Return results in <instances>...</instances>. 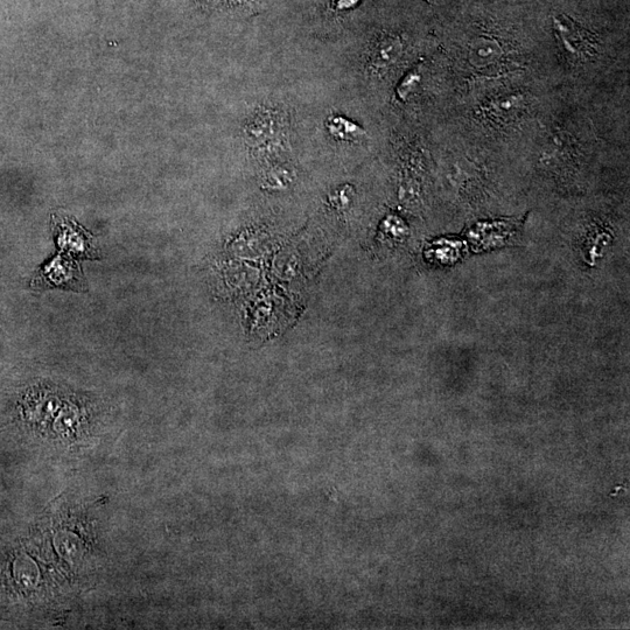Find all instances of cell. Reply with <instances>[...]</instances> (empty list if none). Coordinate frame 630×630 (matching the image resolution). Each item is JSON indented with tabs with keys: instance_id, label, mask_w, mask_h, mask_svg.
<instances>
[{
	"instance_id": "obj_1",
	"label": "cell",
	"mask_w": 630,
	"mask_h": 630,
	"mask_svg": "<svg viewBox=\"0 0 630 630\" xmlns=\"http://www.w3.org/2000/svg\"><path fill=\"white\" fill-rule=\"evenodd\" d=\"M34 286L41 289H69L83 291L86 287L80 266L72 259L56 256L41 269Z\"/></svg>"
},
{
	"instance_id": "obj_2",
	"label": "cell",
	"mask_w": 630,
	"mask_h": 630,
	"mask_svg": "<svg viewBox=\"0 0 630 630\" xmlns=\"http://www.w3.org/2000/svg\"><path fill=\"white\" fill-rule=\"evenodd\" d=\"M500 56L501 48L492 40L475 41L471 49V54H469L471 62L476 67L493 65V63L500 59Z\"/></svg>"
},
{
	"instance_id": "obj_3",
	"label": "cell",
	"mask_w": 630,
	"mask_h": 630,
	"mask_svg": "<svg viewBox=\"0 0 630 630\" xmlns=\"http://www.w3.org/2000/svg\"><path fill=\"white\" fill-rule=\"evenodd\" d=\"M327 129L334 138L341 140H354L366 135L360 125L341 116H332L327 121Z\"/></svg>"
},
{
	"instance_id": "obj_4",
	"label": "cell",
	"mask_w": 630,
	"mask_h": 630,
	"mask_svg": "<svg viewBox=\"0 0 630 630\" xmlns=\"http://www.w3.org/2000/svg\"><path fill=\"white\" fill-rule=\"evenodd\" d=\"M60 247L63 251H68L75 256H90V252L93 251L90 248V244L87 242V238L82 234L76 233L74 230L65 231L60 235Z\"/></svg>"
},
{
	"instance_id": "obj_5",
	"label": "cell",
	"mask_w": 630,
	"mask_h": 630,
	"mask_svg": "<svg viewBox=\"0 0 630 630\" xmlns=\"http://www.w3.org/2000/svg\"><path fill=\"white\" fill-rule=\"evenodd\" d=\"M403 46L396 38L385 39L376 49L375 60L378 66H389L401 56Z\"/></svg>"
},
{
	"instance_id": "obj_6",
	"label": "cell",
	"mask_w": 630,
	"mask_h": 630,
	"mask_svg": "<svg viewBox=\"0 0 630 630\" xmlns=\"http://www.w3.org/2000/svg\"><path fill=\"white\" fill-rule=\"evenodd\" d=\"M420 82H422V75H420L419 70H411V72L404 77L403 81L401 82V84H399L397 88V95L399 97V100H408L411 95L416 93Z\"/></svg>"
},
{
	"instance_id": "obj_7",
	"label": "cell",
	"mask_w": 630,
	"mask_h": 630,
	"mask_svg": "<svg viewBox=\"0 0 630 630\" xmlns=\"http://www.w3.org/2000/svg\"><path fill=\"white\" fill-rule=\"evenodd\" d=\"M350 200H352V189L348 187L340 189V191H336L333 196L332 203L336 208H346Z\"/></svg>"
},
{
	"instance_id": "obj_8",
	"label": "cell",
	"mask_w": 630,
	"mask_h": 630,
	"mask_svg": "<svg viewBox=\"0 0 630 630\" xmlns=\"http://www.w3.org/2000/svg\"><path fill=\"white\" fill-rule=\"evenodd\" d=\"M279 181H289V173H287L284 170H276V171H272L269 175H268V179H266V182H268V185L270 187H279L282 186L280 185Z\"/></svg>"
},
{
	"instance_id": "obj_9",
	"label": "cell",
	"mask_w": 630,
	"mask_h": 630,
	"mask_svg": "<svg viewBox=\"0 0 630 630\" xmlns=\"http://www.w3.org/2000/svg\"><path fill=\"white\" fill-rule=\"evenodd\" d=\"M359 2L360 0H339L338 7L339 9H348V7H352Z\"/></svg>"
},
{
	"instance_id": "obj_10",
	"label": "cell",
	"mask_w": 630,
	"mask_h": 630,
	"mask_svg": "<svg viewBox=\"0 0 630 630\" xmlns=\"http://www.w3.org/2000/svg\"><path fill=\"white\" fill-rule=\"evenodd\" d=\"M427 2H432V0H427Z\"/></svg>"
}]
</instances>
